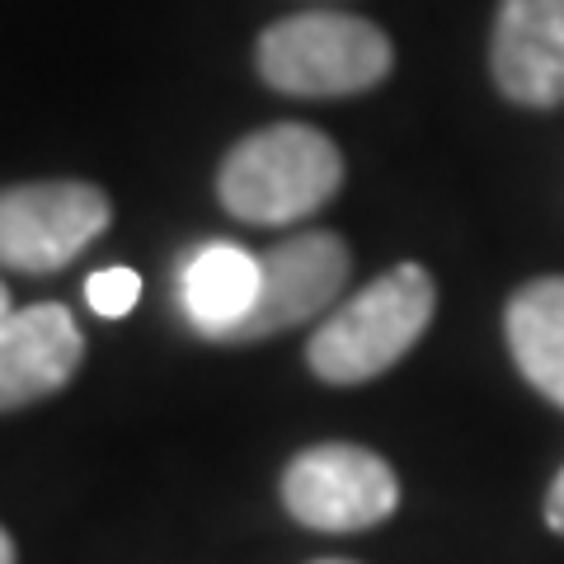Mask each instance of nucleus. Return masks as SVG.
<instances>
[{
	"instance_id": "9b49d317",
	"label": "nucleus",
	"mask_w": 564,
	"mask_h": 564,
	"mask_svg": "<svg viewBox=\"0 0 564 564\" xmlns=\"http://www.w3.org/2000/svg\"><path fill=\"white\" fill-rule=\"evenodd\" d=\"M85 302H90V311L104 315V321H122V315H132V306L141 302V278L132 269H122V263L99 269L85 282Z\"/></svg>"
},
{
	"instance_id": "2eb2a0df",
	"label": "nucleus",
	"mask_w": 564,
	"mask_h": 564,
	"mask_svg": "<svg viewBox=\"0 0 564 564\" xmlns=\"http://www.w3.org/2000/svg\"><path fill=\"white\" fill-rule=\"evenodd\" d=\"M315 564H352V560H315Z\"/></svg>"
},
{
	"instance_id": "ddd939ff",
	"label": "nucleus",
	"mask_w": 564,
	"mask_h": 564,
	"mask_svg": "<svg viewBox=\"0 0 564 564\" xmlns=\"http://www.w3.org/2000/svg\"><path fill=\"white\" fill-rule=\"evenodd\" d=\"M0 564H14V541L6 536V527H0Z\"/></svg>"
},
{
	"instance_id": "f8f14e48",
	"label": "nucleus",
	"mask_w": 564,
	"mask_h": 564,
	"mask_svg": "<svg viewBox=\"0 0 564 564\" xmlns=\"http://www.w3.org/2000/svg\"><path fill=\"white\" fill-rule=\"evenodd\" d=\"M545 522H551V532H560V536H564V470L555 475L551 494H545Z\"/></svg>"
},
{
	"instance_id": "7ed1b4c3",
	"label": "nucleus",
	"mask_w": 564,
	"mask_h": 564,
	"mask_svg": "<svg viewBox=\"0 0 564 564\" xmlns=\"http://www.w3.org/2000/svg\"><path fill=\"white\" fill-rule=\"evenodd\" d=\"M391 39L358 14L306 10L288 14L259 33L254 66L282 95L302 99H339L362 95L391 76Z\"/></svg>"
},
{
	"instance_id": "0eeeda50",
	"label": "nucleus",
	"mask_w": 564,
	"mask_h": 564,
	"mask_svg": "<svg viewBox=\"0 0 564 564\" xmlns=\"http://www.w3.org/2000/svg\"><path fill=\"white\" fill-rule=\"evenodd\" d=\"M494 85L522 109L564 104V0H499L489 43Z\"/></svg>"
},
{
	"instance_id": "20e7f679",
	"label": "nucleus",
	"mask_w": 564,
	"mask_h": 564,
	"mask_svg": "<svg viewBox=\"0 0 564 564\" xmlns=\"http://www.w3.org/2000/svg\"><path fill=\"white\" fill-rule=\"evenodd\" d=\"M282 503L311 532H367L400 508V480L377 452L321 443L282 470Z\"/></svg>"
},
{
	"instance_id": "1a4fd4ad",
	"label": "nucleus",
	"mask_w": 564,
	"mask_h": 564,
	"mask_svg": "<svg viewBox=\"0 0 564 564\" xmlns=\"http://www.w3.org/2000/svg\"><path fill=\"white\" fill-rule=\"evenodd\" d=\"M259 302V254L240 250L231 240H212L180 273V306L188 325L207 339L231 344V334L245 325V315Z\"/></svg>"
},
{
	"instance_id": "6e6552de",
	"label": "nucleus",
	"mask_w": 564,
	"mask_h": 564,
	"mask_svg": "<svg viewBox=\"0 0 564 564\" xmlns=\"http://www.w3.org/2000/svg\"><path fill=\"white\" fill-rule=\"evenodd\" d=\"M85 339L70 311L57 302H39L14 311L0 325V414L24 410L76 377Z\"/></svg>"
},
{
	"instance_id": "f03ea898",
	"label": "nucleus",
	"mask_w": 564,
	"mask_h": 564,
	"mask_svg": "<svg viewBox=\"0 0 564 564\" xmlns=\"http://www.w3.org/2000/svg\"><path fill=\"white\" fill-rule=\"evenodd\" d=\"M433 311H437V288L429 269L395 263L377 282H367L358 296H348L311 334L306 344L311 372L329 386H358L391 372L404 352L423 339V329L433 325Z\"/></svg>"
},
{
	"instance_id": "f257e3e1",
	"label": "nucleus",
	"mask_w": 564,
	"mask_h": 564,
	"mask_svg": "<svg viewBox=\"0 0 564 564\" xmlns=\"http://www.w3.org/2000/svg\"><path fill=\"white\" fill-rule=\"evenodd\" d=\"M344 184L339 147L306 122H273L236 141L217 170V198L250 226H288L321 212Z\"/></svg>"
},
{
	"instance_id": "39448f33",
	"label": "nucleus",
	"mask_w": 564,
	"mask_h": 564,
	"mask_svg": "<svg viewBox=\"0 0 564 564\" xmlns=\"http://www.w3.org/2000/svg\"><path fill=\"white\" fill-rule=\"evenodd\" d=\"M113 207L95 184L43 180L0 188V263L20 273L66 269L109 231Z\"/></svg>"
},
{
	"instance_id": "9d476101",
	"label": "nucleus",
	"mask_w": 564,
	"mask_h": 564,
	"mask_svg": "<svg viewBox=\"0 0 564 564\" xmlns=\"http://www.w3.org/2000/svg\"><path fill=\"white\" fill-rule=\"evenodd\" d=\"M503 334L518 372L564 410V278H536L508 296Z\"/></svg>"
},
{
	"instance_id": "423d86ee",
	"label": "nucleus",
	"mask_w": 564,
	"mask_h": 564,
	"mask_svg": "<svg viewBox=\"0 0 564 564\" xmlns=\"http://www.w3.org/2000/svg\"><path fill=\"white\" fill-rule=\"evenodd\" d=\"M348 245L334 231H302L259 254V302L231 334V344L273 339V334L306 325L321 315L348 282Z\"/></svg>"
},
{
	"instance_id": "4468645a",
	"label": "nucleus",
	"mask_w": 564,
	"mask_h": 564,
	"mask_svg": "<svg viewBox=\"0 0 564 564\" xmlns=\"http://www.w3.org/2000/svg\"><path fill=\"white\" fill-rule=\"evenodd\" d=\"M14 315V306H10V292H6V282H0V325H6Z\"/></svg>"
}]
</instances>
